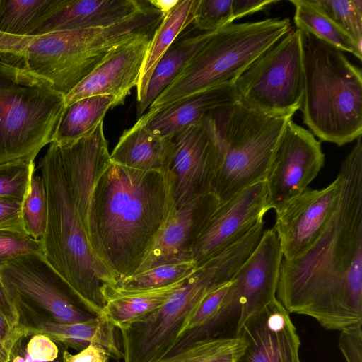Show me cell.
Masks as SVG:
<instances>
[{"mask_svg":"<svg viewBox=\"0 0 362 362\" xmlns=\"http://www.w3.org/2000/svg\"><path fill=\"white\" fill-rule=\"evenodd\" d=\"M67 177L91 248L119 284L136 272L175 210V177L170 170L114 163L105 144L82 155Z\"/></svg>","mask_w":362,"mask_h":362,"instance_id":"cell-1","label":"cell"},{"mask_svg":"<svg viewBox=\"0 0 362 362\" xmlns=\"http://www.w3.org/2000/svg\"><path fill=\"white\" fill-rule=\"evenodd\" d=\"M341 191L320 235L297 258L283 259L276 298L289 313L329 330L362 323V141L341 163Z\"/></svg>","mask_w":362,"mask_h":362,"instance_id":"cell-2","label":"cell"},{"mask_svg":"<svg viewBox=\"0 0 362 362\" xmlns=\"http://www.w3.org/2000/svg\"><path fill=\"white\" fill-rule=\"evenodd\" d=\"M39 168L48 202L47 227L40 240L42 254L80 305L95 316L102 315V287L119 283L91 248L56 143L49 144Z\"/></svg>","mask_w":362,"mask_h":362,"instance_id":"cell-3","label":"cell"},{"mask_svg":"<svg viewBox=\"0 0 362 362\" xmlns=\"http://www.w3.org/2000/svg\"><path fill=\"white\" fill-rule=\"evenodd\" d=\"M303 123L321 141L337 146L362 134V73L344 52L301 31Z\"/></svg>","mask_w":362,"mask_h":362,"instance_id":"cell-4","label":"cell"},{"mask_svg":"<svg viewBox=\"0 0 362 362\" xmlns=\"http://www.w3.org/2000/svg\"><path fill=\"white\" fill-rule=\"evenodd\" d=\"M253 250L248 238H241L197 266L161 307L119 329L124 362H154L167 356L202 298L230 281Z\"/></svg>","mask_w":362,"mask_h":362,"instance_id":"cell-5","label":"cell"},{"mask_svg":"<svg viewBox=\"0 0 362 362\" xmlns=\"http://www.w3.org/2000/svg\"><path fill=\"white\" fill-rule=\"evenodd\" d=\"M291 28L288 18H274L233 23L214 31L141 117H148L199 91L234 82Z\"/></svg>","mask_w":362,"mask_h":362,"instance_id":"cell-6","label":"cell"},{"mask_svg":"<svg viewBox=\"0 0 362 362\" xmlns=\"http://www.w3.org/2000/svg\"><path fill=\"white\" fill-rule=\"evenodd\" d=\"M209 115L221 151L211 192L221 204L264 180L292 116L267 115L240 101L214 110Z\"/></svg>","mask_w":362,"mask_h":362,"instance_id":"cell-7","label":"cell"},{"mask_svg":"<svg viewBox=\"0 0 362 362\" xmlns=\"http://www.w3.org/2000/svg\"><path fill=\"white\" fill-rule=\"evenodd\" d=\"M64 107L49 82L0 61V165L35 160L52 142Z\"/></svg>","mask_w":362,"mask_h":362,"instance_id":"cell-8","label":"cell"},{"mask_svg":"<svg viewBox=\"0 0 362 362\" xmlns=\"http://www.w3.org/2000/svg\"><path fill=\"white\" fill-rule=\"evenodd\" d=\"M239 101L262 113L292 116L303 96L301 32L291 30L235 79Z\"/></svg>","mask_w":362,"mask_h":362,"instance_id":"cell-9","label":"cell"},{"mask_svg":"<svg viewBox=\"0 0 362 362\" xmlns=\"http://www.w3.org/2000/svg\"><path fill=\"white\" fill-rule=\"evenodd\" d=\"M0 276L18 313L28 312L61 323L95 317L78 305L80 303L42 253L11 259L0 267Z\"/></svg>","mask_w":362,"mask_h":362,"instance_id":"cell-10","label":"cell"},{"mask_svg":"<svg viewBox=\"0 0 362 362\" xmlns=\"http://www.w3.org/2000/svg\"><path fill=\"white\" fill-rule=\"evenodd\" d=\"M324 161L320 142L291 119L277 144L264 178L269 209H275L308 188Z\"/></svg>","mask_w":362,"mask_h":362,"instance_id":"cell-11","label":"cell"},{"mask_svg":"<svg viewBox=\"0 0 362 362\" xmlns=\"http://www.w3.org/2000/svg\"><path fill=\"white\" fill-rule=\"evenodd\" d=\"M209 115L173 136L174 152L170 170L175 177L176 207L211 192L221 151Z\"/></svg>","mask_w":362,"mask_h":362,"instance_id":"cell-12","label":"cell"},{"mask_svg":"<svg viewBox=\"0 0 362 362\" xmlns=\"http://www.w3.org/2000/svg\"><path fill=\"white\" fill-rule=\"evenodd\" d=\"M341 177L321 189L306 188L276 208L274 229L279 239L283 259L303 254L322 233L337 206Z\"/></svg>","mask_w":362,"mask_h":362,"instance_id":"cell-13","label":"cell"},{"mask_svg":"<svg viewBox=\"0 0 362 362\" xmlns=\"http://www.w3.org/2000/svg\"><path fill=\"white\" fill-rule=\"evenodd\" d=\"M269 210L264 180L243 189L219 204L197 239L191 259L199 266L226 250L262 221Z\"/></svg>","mask_w":362,"mask_h":362,"instance_id":"cell-14","label":"cell"},{"mask_svg":"<svg viewBox=\"0 0 362 362\" xmlns=\"http://www.w3.org/2000/svg\"><path fill=\"white\" fill-rule=\"evenodd\" d=\"M282 259L276 232L274 228L264 230L255 250L232 278V310L239 313L236 329L276 299Z\"/></svg>","mask_w":362,"mask_h":362,"instance_id":"cell-15","label":"cell"},{"mask_svg":"<svg viewBox=\"0 0 362 362\" xmlns=\"http://www.w3.org/2000/svg\"><path fill=\"white\" fill-rule=\"evenodd\" d=\"M219 204L217 197L209 192L176 207L148 245L134 274L160 264L192 260L193 246Z\"/></svg>","mask_w":362,"mask_h":362,"instance_id":"cell-16","label":"cell"},{"mask_svg":"<svg viewBox=\"0 0 362 362\" xmlns=\"http://www.w3.org/2000/svg\"><path fill=\"white\" fill-rule=\"evenodd\" d=\"M290 313L274 300L236 329L247 346L236 362H300V338Z\"/></svg>","mask_w":362,"mask_h":362,"instance_id":"cell-17","label":"cell"},{"mask_svg":"<svg viewBox=\"0 0 362 362\" xmlns=\"http://www.w3.org/2000/svg\"><path fill=\"white\" fill-rule=\"evenodd\" d=\"M152 37L139 38L112 50L64 96L65 105L95 95L112 97L114 107L123 104L132 88L138 85Z\"/></svg>","mask_w":362,"mask_h":362,"instance_id":"cell-18","label":"cell"},{"mask_svg":"<svg viewBox=\"0 0 362 362\" xmlns=\"http://www.w3.org/2000/svg\"><path fill=\"white\" fill-rule=\"evenodd\" d=\"M239 101L234 82L224 83L188 95L137 122L161 136H173L194 124L211 111Z\"/></svg>","mask_w":362,"mask_h":362,"instance_id":"cell-19","label":"cell"},{"mask_svg":"<svg viewBox=\"0 0 362 362\" xmlns=\"http://www.w3.org/2000/svg\"><path fill=\"white\" fill-rule=\"evenodd\" d=\"M21 323L28 335L43 334L53 341L82 350L90 344L105 347L116 359H123L121 344L116 335V327L102 315L80 322L61 323L28 312H21Z\"/></svg>","mask_w":362,"mask_h":362,"instance_id":"cell-20","label":"cell"},{"mask_svg":"<svg viewBox=\"0 0 362 362\" xmlns=\"http://www.w3.org/2000/svg\"><path fill=\"white\" fill-rule=\"evenodd\" d=\"M146 3L138 0H65L34 35L112 25L132 16Z\"/></svg>","mask_w":362,"mask_h":362,"instance_id":"cell-21","label":"cell"},{"mask_svg":"<svg viewBox=\"0 0 362 362\" xmlns=\"http://www.w3.org/2000/svg\"><path fill=\"white\" fill-rule=\"evenodd\" d=\"M173 152V136L156 134L136 122L123 132L110 154V160L139 170L168 171Z\"/></svg>","mask_w":362,"mask_h":362,"instance_id":"cell-22","label":"cell"},{"mask_svg":"<svg viewBox=\"0 0 362 362\" xmlns=\"http://www.w3.org/2000/svg\"><path fill=\"white\" fill-rule=\"evenodd\" d=\"M187 277L165 286L141 290L105 285L101 288L103 315L117 329H124L161 307Z\"/></svg>","mask_w":362,"mask_h":362,"instance_id":"cell-23","label":"cell"},{"mask_svg":"<svg viewBox=\"0 0 362 362\" xmlns=\"http://www.w3.org/2000/svg\"><path fill=\"white\" fill-rule=\"evenodd\" d=\"M198 0H178L177 4L167 13L156 30L144 59L137 90V103L144 98L151 76L157 64L176 41L179 35L194 19Z\"/></svg>","mask_w":362,"mask_h":362,"instance_id":"cell-24","label":"cell"},{"mask_svg":"<svg viewBox=\"0 0 362 362\" xmlns=\"http://www.w3.org/2000/svg\"><path fill=\"white\" fill-rule=\"evenodd\" d=\"M214 31L185 37L176 41L161 57L149 79L143 100L138 103L140 118L157 97L175 79L198 49Z\"/></svg>","mask_w":362,"mask_h":362,"instance_id":"cell-25","label":"cell"},{"mask_svg":"<svg viewBox=\"0 0 362 362\" xmlns=\"http://www.w3.org/2000/svg\"><path fill=\"white\" fill-rule=\"evenodd\" d=\"M232 279L208 292L199 301L180 330L169 353L204 337L232 310Z\"/></svg>","mask_w":362,"mask_h":362,"instance_id":"cell-26","label":"cell"},{"mask_svg":"<svg viewBox=\"0 0 362 362\" xmlns=\"http://www.w3.org/2000/svg\"><path fill=\"white\" fill-rule=\"evenodd\" d=\"M112 107L114 99L108 95L83 98L65 105L52 142L64 144L88 136Z\"/></svg>","mask_w":362,"mask_h":362,"instance_id":"cell-27","label":"cell"},{"mask_svg":"<svg viewBox=\"0 0 362 362\" xmlns=\"http://www.w3.org/2000/svg\"><path fill=\"white\" fill-rule=\"evenodd\" d=\"M65 0H0V33L33 36Z\"/></svg>","mask_w":362,"mask_h":362,"instance_id":"cell-28","label":"cell"},{"mask_svg":"<svg viewBox=\"0 0 362 362\" xmlns=\"http://www.w3.org/2000/svg\"><path fill=\"white\" fill-rule=\"evenodd\" d=\"M247 341L240 336L204 337L154 362H236Z\"/></svg>","mask_w":362,"mask_h":362,"instance_id":"cell-29","label":"cell"},{"mask_svg":"<svg viewBox=\"0 0 362 362\" xmlns=\"http://www.w3.org/2000/svg\"><path fill=\"white\" fill-rule=\"evenodd\" d=\"M295 6L294 23L296 28L353 54L361 60L362 51L329 18L322 13L311 0H290Z\"/></svg>","mask_w":362,"mask_h":362,"instance_id":"cell-30","label":"cell"},{"mask_svg":"<svg viewBox=\"0 0 362 362\" xmlns=\"http://www.w3.org/2000/svg\"><path fill=\"white\" fill-rule=\"evenodd\" d=\"M362 51L361 0H311Z\"/></svg>","mask_w":362,"mask_h":362,"instance_id":"cell-31","label":"cell"},{"mask_svg":"<svg viewBox=\"0 0 362 362\" xmlns=\"http://www.w3.org/2000/svg\"><path fill=\"white\" fill-rule=\"evenodd\" d=\"M47 217L48 202L44 180L41 175L34 173L22 203V218L27 234L40 240L45 232Z\"/></svg>","mask_w":362,"mask_h":362,"instance_id":"cell-32","label":"cell"},{"mask_svg":"<svg viewBox=\"0 0 362 362\" xmlns=\"http://www.w3.org/2000/svg\"><path fill=\"white\" fill-rule=\"evenodd\" d=\"M197 267L192 260L160 264L123 279L117 286L124 290L162 287L188 276Z\"/></svg>","mask_w":362,"mask_h":362,"instance_id":"cell-33","label":"cell"},{"mask_svg":"<svg viewBox=\"0 0 362 362\" xmlns=\"http://www.w3.org/2000/svg\"><path fill=\"white\" fill-rule=\"evenodd\" d=\"M34 173L33 159H21L0 165V199L22 204Z\"/></svg>","mask_w":362,"mask_h":362,"instance_id":"cell-34","label":"cell"},{"mask_svg":"<svg viewBox=\"0 0 362 362\" xmlns=\"http://www.w3.org/2000/svg\"><path fill=\"white\" fill-rule=\"evenodd\" d=\"M233 21L232 0H198L192 22L198 30L216 31Z\"/></svg>","mask_w":362,"mask_h":362,"instance_id":"cell-35","label":"cell"},{"mask_svg":"<svg viewBox=\"0 0 362 362\" xmlns=\"http://www.w3.org/2000/svg\"><path fill=\"white\" fill-rule=\"evenodd\" d=\"M42 252L40 240L26 233L0 230V267L18 256Z\"/></svg>","mask_w":362,"mask_h":362,"instance_id":"cell-36","label":"cell"},{"mask_svg":"<svg viewBox=\"0 0 362 362\" xmlns=\"http://www.w3.org/2000/svg\"><path fill=\"white\" fill-rule=\"evenodd\" d=\"M340 332L339 346L346 362H362V323Z\"/></svg>","mask_w":362,"mask_h":362,"instance_id":"cell-37","label":"cell"},{"mask_svg":"<svg viewBox=\"0 0 362 362\" xmlns=\"http://www.w3.org/2000/svg\"><path fill=\"white\" fill-rule=\"evenodd\" d=\"M58 348L50 338L43 334H33L30 339L25 354L33 361L49 362L57 359Z\"/></svg>","mask_w":362,"mask_h":362,"instance_id":"cell-38","label":"cell"},{"mask_svg":"<svg viewBox=\"0 0 362 362\" xmlns=\"http://www.w3.org/2000/svg\"><path fill=\"white\" fill-rule=\"evenodd\" d=\"M1 230L26 233L22 218V204L0 199V230Z\"/></svg>","mask_w":362,"mask_h":362,"instance_id":"cell-39","label":"cell"},{"mask_svg":"<svg viewBox=\"0 0 362 362\" xmlns=\"http://www.w3.org/2000/svg\"><path fill=\"white\" fill-rule=\"evenodd\" d=\"M110 357L111 354L105 347L91 343L76 354L64 351L62 362H109Z\"/></svg>","mask_w":362,"mask_h":362,"instance_id":"cell-40","label":"cell"},{"mask_svg":"<svg viewBox=\"0 0 362 362\" xmlns=\"http://www.w3.org/2000/svg\"><path fill=\"white\" fill-rule=\"evenodd\" d=\"M278 0H232L233 21L247 15L267 10Z\"/></svg>","mask_w":362,"mask_h":362,"instance_id":"cell-41","label":"cell"},{"mask_svg":"<svg viewBox=\"0 0 362 362\" xmlns=\"http://www.w3.org/2000/svg\"><path fill=\"white\" fill-rule=\"evenodd\" d=\"M0 313L12 327L20 323V315L15 303L8 296L0 276Z\"/></svg>","mask_w":362,"mask_h":362,"instance_id":"cell-42","label":"cell"},{"mask_svg":"<svg viewBox=\"0 0 362 362\" xmlns=\"http://www.w3.org/2000/svg\"><path fill=\"white\" fill-rule=\"evenodd\" d=\"M26 337L28 334L25 327L19 323L4 344L0 346V362H9L17 345Z\"/></svg>","mask_w":362,"mask_h":362,"instance_id":"cell-43","label":"cell"},{"mask_svg":"<svg viewBox=\"0 0 362 362\" xmlns=\"http://www.w3.org/2000/svg\"><path fill=\"white\" fill-rule=\"evenodd\" d=\"M148 2L156 8L159 10L165 16L168 13L178 2L175 1H163V0H151Z\"/></svg>","mask_w":362,"mask_h":362,"instance_id":"cell-44","label":"cell"},{"mask_svg":"<svg viewBox=\"0 0 362 362\" xmlns=\"http://www.w3.org/2000/svg\"><path fill=\"white\" fill-rule=\"evenodd\" d=\"M13 329L14 327H12L6 318L0 313V337L3 339L8 337Z\"/></svg>","mask_w":362,"mask_h":362,"instance_id":"cell-45","label":"cell"},{"mask_svg":"<svg viewBox=\"0 0 362 362\" xmlns=\"http://www.w3.org/2000/svg\"><path fill=\"white\" fill-rule=\"evenodd\" d=\"M17 346L15 349L12 357L9 362H45V361H33L27 356L25 354L23 356L21 354H18L16 352ZM49 362H60L59 361H53Z\"/></svg>","mask_w":362,"mask_h":362,"instance_id":"cell-46","label":"cell"},{"mask_svg":"<svg viewBox=\"0 0 362 362\" xmlns=\"http://www.w3.org/2000/svg\"><path fill=\"white\" fill-rule=\"evenodd\" d=\"M14 328H15V327H14ZM10 334H9V335H10ZM9 335H8V337H5V338H3V339L0 337V346H1L2 344H4V342L6 341V339H8V337H9Z\"/></svg>","mask_w":362,"mask_h":362,"instance_id":"cell-47","label":"cell"},{"mask_svg":"<svg viewBox=\"0 0 362 362\" xmlns=\"http://www.w3.org/2000/svg\"><path fill=\"white\" fill-rule=\"evenodd\" d=\"M117 362H119V361H117Z\"/></svg>","mask_w":362,"mask_h":362,"instance_id":"cell-48","label":"cell"}]
</instances>
